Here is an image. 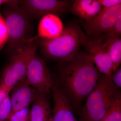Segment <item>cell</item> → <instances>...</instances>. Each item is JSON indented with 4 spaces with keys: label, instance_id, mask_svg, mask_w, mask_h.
Masks as SVG:
<instances>
[{
    "label": "cell",
    "instance_id": "obj_1",
    "mask_svg": "<svg viewBox=\"0 0 121 121\" xmlns=\"http://www.w3.org/2000/svg\"><path fill=\"white\" fill-rule=\"evenodd\" d=\"M61 63L60 81L63 90L78 105L95 89L100 74L86 52H79L71 60Z\"/></svg>",
    "mask_w": 121,
    "mask_h": 121
},
{
    "label": "cell",
    "instance_id": "obj_24",
    "mask_svg": "<svg viewBox=\"0 0 121 121\" xmlns=\"http://www.w3.org/2000/svg\"><path fill=\"white\" fill-rule=\"evenodd\" d=\"M12 0H0V6L2 4H8L11 3Z\"/></svg>",
    "mask_w": 121,
    "mask_h": 121
},
{
    "label": "cell",
    "instance_id": "obj_14",
    "mask_svg": "<svg viewBox=\"0 0 121 121\" xmlns=\"http://www.w3.org/2000/svg\"><path fill=\"white\" fill-rule=\"evenodd\" d=\"M43 94L37 92L30 109V121H53L50 103Z\"/></svg>",
    "mask_w": 121,
    "mask_h": 121
},
{
    "label": "cell",
    "instance_id": "obj_13",
    "mask_svg": "<svg viewBox=\"0 0 121 121\" xmlns=\"http://www.w3.org/2000/svg\"><path fill=\"white\" fill-rule=\"evenodd\" d=\"M103 8L97 0H76L73 2L71 9L74 14L87 21L97 15Z\"/></svg>",
    "mask_w": 121,
    "mask_h": 121
},
{
    "label": "cell",
    "instance_id": "obj_4",
    "mask_svg": "<svg viewBox=\"0 0 121 121\" xmlns=\"http://www.w3.org/2000/svg\"><path fill=\"white\" fill-rule=\"evenodd\" d=\"M6 4L4 9L9 35L6 52L11 57L19 53L32 37L29 18L18 5Z\"/></svg>",
    "mask_w": 121,
    "mask_h": 121
},
{
    "label": "cell",
    "instance_id": "obj_12",
    "mask_svg": "<svg viewBox=\"0 0 121 121\" xmlns=\"http://www.w3.org/2000/svg\"><path fill=\"white\" fill-rule=\"evenodd\" d=\"M52 89L54 99L53 121H78L73 114L67 99L58 85L54 83Z\"/></svg>",
    "mask_w": 121,
    "mask_h": 121
},
{
    "label": "cell",
    "instance_id": "obj_18",
    "mask_svg": "<svg viewBox=\"0 0 121 121\" xmlns=\"http://www.w3.org/2000/svg\"><path fill=\"white\" fill-rule=\"evenodd\" d=\"M30 109L28 107L11 115L7 121H30Z\"/></svg>",
    "mask_w": 121,
    "mask_h": 121
},
{
    "label": "cell",
    "instance_id": "obj_23",
    "mask_svg": "<svg viewBox=\"0 0 121 121\" xmlns=\"http://www.w3.org/2000/svg\"><path fill=\"white\" fill-rule=\"evenodd\" d=\"M10 91L4 88L0 87V106L1 105L5 98L9 95Z\"/></svg>",
    "mask_w": 121,
    "mask_h": 121
},
{
    "label": "cell",
    "instance_id": "obj_3",
    "mask_svg": "<svg viewBox=\"0 0 121 121\" xmlns=\"http://www.w3.org/2000/svg\"><path fill=\"white\" fill-rule=\"evenodd\" d=\"M112 77L100 74L95 89L87 97L82 109L80 121H100L110 110L121 94Z\"/></svg>",
    "mask_w": 121,
    "mask_h": 121
},
{
    "label": "cell",
    "instance_id": "obj_16",
    "mask_svg": "<svg viewBox=\"0 0 121 121\" xmlns=\"http://www.w3.org/2000/svg\"><path fill=\"white\" fill-rule=\"evenodd\" d=\"M100 121H121V97L120 95L110 110Z\"/></svg>",
    "mask_w": 121,
    "mask_h": 121
},
{
    "label": "cell",
    "instance_id": "obj_21",
    "mask_svg": "<svg viewBox=\"0 0 121 121\" xmlns=\"http://www.w3.org/2000/svg\"><path fill=\"white\" fill-rule=\"evenodd\" d=\"M104 8L109 9L121 4V0H97Z\"/></svg>",
    "mask_w": 121,
    "mask_h": 121
},
{
    "label": "cell",
    "instance_id": "obj_10",
    "mask_svg": "<svg viewBox=\"0 0 121 121\" xmlns=\"http://www.w3.org/2000/svg\"><path fill=\"white\" fill-rule=\"evenodd\" d=\"M12 90L13 91L10 97L12 110L9 116L19 111L28 107L35 101L38 92L35 89L27 84L25 78L18 83Z\"/></svg>",
    "mask_w": 121,
    "mask_h": 121
},
{
    "label": "cell",
    "instance_id": "obj_6",
    "mask_svg": "<svg viewBox=\"0 0 121 121\" xmlns=\"http://www.w3.org/2000/svg\"><path fill=\"white\" fill-rule=\"evenodd\" d=\"M69 1L60 0H19L18 6L30 19L43 17L48 14L59 15L68 9Z\"/></svg>",
    "mask_w": 121,
    "mask_h": 121
},
{
    "label": "cell",
    "instance_id": "obj_20",
    "mask_svg": "<svg viewBox=\"0 0 121 121\" xmlns=\"http://www.w3.org/2000/svg\"><path fill=\"white\" fill-rule=\"evenodd\" d=\"M12 110V105L9 95L0 106V121H7Z\"/></svg>",
    "mask_w": 121,
    "mask_h": 121
},
{
    "label": "cell",
    "instance_id": "obj_22",
    "mask_svg": "<svg viewBox=\"0 0 121 121\" xmlns=\"http://www.w3.org/2000/svg\"><path fill=\"white\" fill-rule=\"evenodd\" d=\"M116 73L112 75L113 82L117 88H121V69H119Z\"/></svg>",
    "mask_w": 121,
    "mask_h": 121
},
{
    "label": "cell",
    "instance_id": "obj_11",
    "mask_svg": "<svg viewBox=\"0 0 121 121\" xmlns=\"http://www.w3.org/2000/svg\"><path fill=\"white\" fill-rule=\"evenodd\" d=\"M63 29L62 23L57 16L53 14L45 15L39 22L38 34L30 39L28 43L39 39H55L61 35Z\"/></svg>",
    "mask_w": 121,
    "mask_h": 121
},
{
    "label": "cell",
    "instance_id": "obj_19",
    "mask_svg": "<svg viewBox=\"0 0 121 121\" xmlns=\"http://www.w3.org/2000/svg\"><path fill=\"white\" fill-rule=\"evenodd\" d=\"M9 35L4 17L0 13V52L8 43Z\"/></svg>",
    "mask_w": 121,
    "mask_h": 121
},
{
    "label": "cell",
    "instance_id": "obj_15",
    "mask_svg": "<svg viewBox=\"0 0 121 121\" xmlns=\"http://www.w3.org/2000/svg\"><path fill=\"white\" fill-rule=\"evenodd\" d=\"M107 44L108 52L112 64V72H115L121 62V39H115L104 42Z\"/></svg>",
    "mask_w": 121,
    "mask_h": 121
},
{
    "label": "cell",
    "instance_id": "obj_8",
    "mask_svg": "<svg viewBox=\"0 0 121 121\" xmlns=\"http://www.w3.org/2000/svg\"><path fill=\"white\" fill-rule=\"evenodd\" d=\"M25 80L39 92L49 93L54 83L45 61L35 54L29 64Z\"/></svg>",
    "mask_w": 121,
    "mask_h": 121
},
{
    "label": "cell",
    "instance_id": "obj_9",
    "mask_svg": "<svg viewBox=\"0 0 121 121\" xmlns=\"http://www.w3.org/2000/svg\"><path fill=\"white\" fill-rule=\"evenodd\" d=\"M82 46L86 50L99 73L108 76L112 73V64L108 52L107 44L98 39L87 36Z\"/></svg>",
    "mask_w": 121,
    "mask_h": 121
},
{
    "label": "cell",
    "instance_id": "obj_2",
    "mask_svg": "<svg viewBox=\"0 0 121 121\" xmlns=\"http://www.w3.org/2000/svg\"><path fill=\"white\" fill-rule=\"evenodd\" d=\"M87 36L79 26L71 24L64 28L61 35L54 39H39L37 42L48 59L66 62L78 53Z\"/></svg>",
    "mask_w": 121,
    "mask_h": 121
},
{
    "label": "cell",
    "instance_id": "obj_17",
    "mask_svg": "<svg viewBox=\"0 0 121 121\" xmlns=\"http://www.w3.org/2000/svg\"><path fill=\"white\" fill-rule=\"evenodd\" d=\"M121 35V17L116 23L107 32L97 39L105 42L115 39H119Z\"/></svg>",
    "mask_w": 121,
    "mask_h": 121
},
{
    "label": "cell",
    "instance_id": "obj_5",
    "mask_svg": "<svg viewBox=\"0 0 121 121\" xmlns=\"http://www.w3.org/2000/svg\"><path fill=\"white\" fill-rule=\"evenodd\" d=\"M36 40L27 44L19 53L11 57L1 76L0 87L11 91L18 83L25 79L29 63L36 54Z\"/></svg>",
    "mask_w": 121,
    "mask_h": 121
},
{
    "label": "cell",
    "instance_id": "obj_7",
    "mask_svg": "<svg viewBox=\"0 0 121 121\" xmlns=\"http://www.w3.org/2000/svg\"><path fill=\"white\" fill-rule=\"evenodd\" d=\"M121 17V4L110 8H103L94 17L85 21L83 27L88 37L97 39L110 29Z\"/></svg>",
    "mask_w": 121,
    "mask_h": 121
}]
</instances>
